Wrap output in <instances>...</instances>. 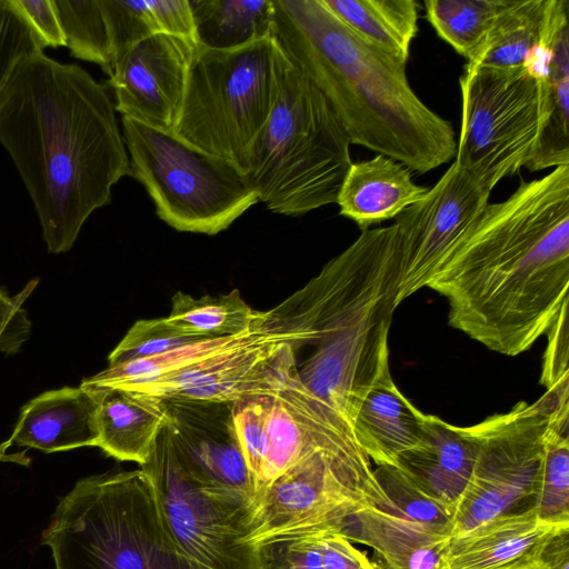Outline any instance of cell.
I'll use <instances>...</instances> for the list:
<instances>
[{"instance_id": "74e56055", "label": "cell", "mask_w": 569, "mask_h": 569, "mask_svg": "<svg viewBox=\"0 0 569 569\" xmlns=\"http://www.w3.org/2000/svg\"><path fill=\"white\" fill-rule=\"evenodd\" d=\"M546 336L548 343L543 356L541 383L546 391L569 397L568 307L561 311Z\"/></svg>"}, {"instance_id": "836d02e7", "label": "cell", "mask_w": 569, "mask_h": 569, "mask_svg": "<svg viewBox=\"0 0 569 569\" xmlns=\"http://www.w3.org/2000/svg\"><path fill=\"white\" fill-rule=\"evenodd\" d=\"M66 47L74 58L97 63L110 76V38L99 0H52Z\"/></svg>"}, {"instance_id": "8d00e7d4", "label": "cell", "mask_w": 569, "mask_h": 569, "mask_svg": "<svg viewBox=\"0 0 569 569\" xmlns=\"http://www.w3.org/2000/svg\"><path fill=\"white\" fill-rule=\"evenodd\" d=\"M43 43L11 0H0V93L14 69Z\"/></svg>"}, {"instance_id": "4dcf8cb0", "label": "cell", "mask_w": 569, "mask_h": 569, "mask_svg": "<svg viewBox=\"0 0 569 569\" xmlns=\"http://www.w3.org/2000/svg\"><path fill=\"white\" fill-rule=\"evenodd\" d=\"M171 302L168 320L179 330L203 339L248 332L258 326L261 318V311L253 310L238 289L200 298L178 291Z\"/></svg>"}, {"instance_id": "cb8c5ba5", "label": "cell", "mask_w": 569, "mask_h": 569, "mask_svg": "<svg viewBox=\"0 0 569 569\" xmlns=\"http://www.w3.org/2000/svg\"><path fill=\"white\" fill-rule=\"evenodd\" d=\"M99 391L98 445L106 455L144 465L167 421L164 400L126 389Z\"/></svg>"}, {"instance_id": "30bf717a", "label": "cell", "mask_w": 569, "mask_h": 569, "mask_svg": "<svg viewBox=\"0 0 569 569\" xmlns=\"http://www.w3.org/2000/svg\"><path fill=\"white\" fill-rule=\"evenodd\" d=\"M568 397L546 391L467 427L475 446L469 485L453 515V535L501 515L536 508L550 413ZM452 535V536H453Z\"/></svg>"}, {"instance_id": "ba28073f", "label": "cell", "mask_w": 569, "mask_h": 569, "mask_svg": "<svg viewBox=\"0 0 569 569\" xmlns=\"http://www.w3.org/2000/svg\"><path fill=\"white\" fill-rule=\"evenodd\" d=\"M122 129L130 176L174 230L214 236L259 202L248 176L234 163L129 118L122 117Z\"/></svg>"}, {"instance_id": "6da1fadb", "label": "cell", "mask_w": 569, "mask_h": 569, "mask_svg": "<svg viewBox=\"0 0 569 569\" xmlns=\"http://www.w3.org/2000/svg\"><path fill=\"white\" fill-rule=\"evenodd\" d=\"M427 288L452 328L503 356L528 351L568 307L569 164L488 203Z\"/></svg>"}, {"instance_id": "83f0119b", "label": "cell", "mask_w": 569, "mask_h": 569, "mask_svg": "<svg viewBox=\"0 0 569 569\" xmlns=\"http://www.w3.org/2000/svg\"><path fill=\"white\" fill-rule=\"evenodd\" d=\"M199 47L230 50L273 36V0H189Z\"/></svg>"}, {"instance_id": "4fadbf2b", "label": "cell", "mask_w": 569, "mask_h": 569, "mask_svg": "<svg viewBox=\"0 0 569 569\" xmlns=\"http://www.w3.org/2000/svg\"><path fill=\"white\" fill-rule=\"evenodd\" d=\"M161 513L180 547L209 569H261L257 547L244 541L249 509L194 483L164 425L147 462Z\"/></svg>"}, {"instance_id": "277c9868", "label": "cell", "mask_w": 569, "mask_h": 569, "mask_svg": "<svg viewBox=\"0 0 569 569\" xmlns=\"http://www.w3.org/2000/svg\"><path fill=\"white\" fill-rule=\"evenodd\" d=\"M273 36L323 94L350 143L429 172L457 149L451 123L412 90L406 63L365 42L320 0H273Z\"/></svg>"}, {"instance_id": "d590c367", "label": "cell", "mask_w": 569, "mask_h": 569, "mask_svg": "<svg viewBox=\"0 0 569 569\" xmlns=\"http://www.w3.org/2000/svg\"><path fill=\"white\" fill-rule=\"evenodd\" d=\"M203 340L173 326L167 317L136 321L108 357L109 366L167 352Z\"/></svg>"}, {"instance_id": "44dd1931", "label": "cell", "mask_w": 569, "mask_h": 569, "mask_svg": "<svg viewBox=\"0 0 569 569\" xmlns=\"http://www.w3.org/2000/svg\"><path fill=\"white\" fill-rule=\"evenodd\" d=\"M425 413L396 386L389 361L378 372L351 420L355 437L377 466H396L398 456L423 436Z\"/></svg>"}, {"instance_id": "5bb4252c", "label": "cell", "mask_w": 569, "mask_h": 569, "mask_svg": "<svg viewBox=\"0 0 569 569\" xmlns=\"http://www.w3.org/2000/svg\"><path fill=\"white\" fill-rule=\"evenodd\" d=\"M491 191L453 161L422 200L396 218L398 306L428 286L445 254L488 206Z\"/></svg>"}, {"instance_id": "b9f144b4", "label": "cell", "mask_w": 569, "mask_h": 569, "mask_svg": "<svg viewBox=\"0 0 569 569\" xmlns=\"http://www.w3.org/2000/svg\"><path fill=\"white\" fill-rule=\"evenodd\" d=\"M12 446L11 441L8 439L7 441L0 443V461H11V462H18L27 465L29 459L22 453H13L8 455L7 450L9 447Z\"/></svg>"}, {"instance_id": "e0dca14e", "label": "cell", "mask_w": 569, "mask_h": 569, "mask_svg": "<svg viewBox=\"0 0 569 569\" xmlns=\"http://www.w3.org/2000/svg\"><path fill=\"white\" fill-rule=\"evenodd\" d=\"M198 43L158 34L130 47L113 64L109 84L122 117L172 133Z\"/></svg>"}, {"instance_id": "8fae6325", "label": "cell", "mask_w": 569, "mask_h": 569, "mask_svg": "<svg viewBox=\"0 0 569 569\" xmlns=\"http://www.w3.org/2000/svg\"><path fill=\"white\" fill-rule=\"evenodd\" d=\"M456 164L493 190L526 168L539 132L537 79L525 68L466 67Z\"/></svg>"}, {"instance_id": "60d3db41", "label": "cell", "mask_w": 569, "mask_h": 569, "mask_svg": "<svg viewBox=\"0 0 569 569\" xmlns=\"http://www.w3.org/2000/svg\"><path fill=\"white\" fill-rule=\"evenodd\" d=\"M533 569H569V526L559 529L545 543Z\"/></svg>"}, {"instance_id": "3957f363", "label": "cell", "mask_w": 569, "mask_h": 569, "mask_svg": "<svg viewBox=\"0 0 569 569\" xmlns=\"http://www.w3.org/2000/svg\"><path fill=\"white\" fill-rule=\"evenodd\" d=\"M399 248L395 224L363 230L302 289L263 311L262 323L292 337L297 363L315 396L352 417L389 361V330L398 307Z\"/></svg>"}, {"instance_id": "7a4b0ae2", "label": "cell", "mask_w": 569, "mask_h": 569, "mask_svg": "<svg viewBox=\"0 0 569 569\" xmlns=\"http://www.w3.org/2000/svg\"><path fill=\"white\" fill-rule=\"evenodd\" d=\"M106 88L84 69L38 51L0 93V142L36 207L48 251H69L89 216L130 176Z\"/></svg>"}, {"instance_id": "9c48e42d", "label": "cell", "mask_w": 569, "mask_h": 569, "mask_svg": "<svg viewBox=\"0 0 569 569\" xmlns=\"http://www.w3.org/2000/svg\"><path fill=\"white\" fill-rule=\"evenodd\" d=\"M232 417L253 501L289 467L317 451L371 462L349 420L307 389L297 366L276 390L232 402Z\"/></svg>"}, {"instance_id": "ab89813d", "label": "cell", "mask_w": 569, "mask_h": 569, "mask_svg": "<svg viewBox=\"0 0 569 569\" xmlns=\"http://www.w3.org/2000/svg\"><path fill=\"white\" fill-rule=\"evenodd\" d=\"M46 47L66 46L52 0H11Z\"/></svg>"}, {"instance_id": "7c38bea8", "label": "cell", "mask_w": 569, "mask_h": 569, "mask_svg": "<svg viewBox=\"0 0 569 569\" xmlns=\"http://www.w3.org/2000/svg\"><path fill=\"white\" fill-rule=\"evenodd\" d=\"M366 508L393 510L371 462L317 451L289 467L254 499L244 541L256 547L286 533H338L349 516Z\"/></svg>"}, {"instance_id": "ffe728a7", "label": "cell", "mask_w": 569, "mask_h": 569, "mask_svg": "<svg viewBox=\"0 0 569 569\" xmlns=\"http://www.w3.org/2000/svg\"><path fill=\"white\" fill-rule=\"evenodd\" d=\"M473 462L475 446L467 427L425 413L421 441L400 453L396 467L455 515L469 485Z\"/></svg>"}, {"instance_id": "e575fe53", "label": "cell", "mask_w": 569, "mask_h": 569, "mask_svg": "<svg viewBox=\"0 0 569 569\" xmlns=\"http://www.w3.org/2000/svg\"><path fill=\"white\" fill-rule=\"evenodd\" d=\"M373 475L393 512L437 535H453V511L439 502L396 466H377Z\"/></svg>"}, {"instance_id": "2e32d148", "label": "cell", "mask_w": 569, "mask_h": 569, "mask_svg": "<svg viewBox=\"0 0 569 569\" xmlns=\"http://www.w3.org/2000/svg\"><path fill=\"white\" fill-rule=\"evenodd\" d=\"M163 400L166 426L189 478L202 489L250 511L254 493L236 432L232 402Z\"/></svg>"}, {"instance_id": "d4e9b609", "label": "cell", "mask_w": 569, "mask_h": 569, "mask_svg": "<svg viewBox=\"0 0 569 569\" xmlns=\"http://www.w3.org/2000/svg\"><path fill=\"white\" fill-rule=\"evenodd\" d=\"M538 82L540 122L529 171L569 164V20L557 30L545 66L533 73Z\"/></svg>"}, {"instance_id": "f546056e", "label": "cell", "mask_w": 569, "mask_h": 569, "mask_svg": "<svg viewBox=\"0 0 569 569\" xmlns=\"http://www.w3.org/2000/svg\"><path fill=\"white\" fill-rule=\"evenodd\" d=\"M260 330L261 318L257 327L241 335L208 338L148 358L108 366L99 373L83 379L81 386L89 389H131L209 356L240 346L252 339Z\"/></svg>"}, {"instance_id": "9a60e30c", "label": "cell", "mask_w": 569, "mask_h": 569, "mask_svg": "<svg viewBox=\"0 0 569 569\" xmlns=\"http://www.w3.org/2000/svg\"><path fill=\"white\" fill-rule=\"evenodd\" d=\"M292 339L263 326L249 341L131 389L161 399L234 402L276 390L297 366Z\"/></svg>"}, {"instance_id": "603a6c76", "label": "cell", "mask_w": 569, "mask_h": 569, "mask_svg": "<svg viewBox=\"0 0 569 569\" xmlns=\"http://www.w3.org/2000/svg\"><path fill=\"white\" fill-rule=\"evenodd\" d=\"M338 535L373 548L388 569H441L450 539L377 508L349 516Z\"/></svg>"}, {"instance_id": "ac0fdd59", "label": "cell", "mask_w": 569, "mask_h": 569, "mask_svg": "<svg viewBox=\"0 0 569 569\" xmlns=\"http://www.w3.org/2000/svg\"><path fill=\"white\" fill-rule=\"evenodd\" d=\"M536 509L501 515L450 537L441 569H533L545 543L562 527Z\"/></svg>"}, {"instance_id": "5b68a950", "label": "cell", "mask_w": 569, "mask_h": 569, "mask_svg": "<svg viewBox=\"0 0 569 569\" xmlns=\"http://www.w3.org/2000/svg\"><path fill=\"white\" fill-rule=\"evenodd\" d=\"M54 569H209L170 531L140 468L82 478L42 533Z\"/></svg>"}, {"instance_id": "f1b7e54d", "label": "cell", "mask_w": 569, "mask_h": 569, "mask_svg": "<svg viewBox=\"0 0 569 569\" xmlns=\"http://www.w3.org/2000/svg\"><path fill=\"white\" fill-rule=\"evenodd\" d=\"M548 0H506L483 43L466 67H523L538 46Z\"/></svg>"}, {"instance_id": "1f68e13d", "label": "cell", "mask_w": 569, "mask_h": 569, "mask_svg": "<svg viewBox=\"0 0 569 569\" xmlns=\"http://www.w3.org/2000/svg\"><path fill=\"white\" fill-rule=\"evenodd\" d=\"M535 509L543 522L569 525V405L556 403L550 413Z\"/></svg>"}, {"instance_id": "f35d334b", "label": "cell", "mask_w": 569, "mask_h": 569, "mask_svg": "<svg viewBox=\"0 0 569 569\" xmlns=\"http://www.w3.org/2000/svg\"><path fill=\"white\" fill-rule=\"evenodd\" d=\"M38 283L31 280L17 296L9 297L0 289V352L4 355L18 353L22 345L30 338L31 321L28 312L22 308L23 301L29 297Z\"/></svg>"}, {"instance_id": "52a82bcc", "label": "cell", "mask_w": 569, "mask_h": 569, "mask_svg": "<svg viewBox=\"0 0 569 569\" xmlns=\"http://www.w3.org/2000/svg\"><path fill=\"white\" fill-rule=\"evenodd\" d=\"M290 64L274 36L230 50L198 46L171 134L244 172Z\"/></svg>"}, {"instance_id": "d6986e66", "label": "cell", "mask_w": 569, "mask_h": 569, "mask_svg": "<svg viewBox=\"0 0 569 569\" xmlns=\"http://www.w3.org/2000/svg\"><path fill=\"white\" fill-rule=\"evenodd\" d=\"M99 401L81 385L43 392L22 407L9 440L46 453L97 447Z\"/></svg>"}, {"instance_id": "484cf974", "label": "cell", "mask_w": 569, "mask_h": 569, "mask_svg": "<svg viewBox=\"0 0 569 569\" xmlns=\"http://www.w3.org/2000/svg\"><path fill=\"white\" fill-rule=\"evenodd\" d=\"M353 34L407 64L418 32L415 0H320Z\"/></svg>"}, {"instance_id": "8992f818", "label": "cell", "mask_w": 569, "mask_h": 569, "mask_svg": "<svg viewBox=\"0 0 569 569\" xmlns=\"http://www.w3.org/2000/svg\"><path fill=\"white\" fill-rule=\"evenodd\" d=\"M350 144L323 94L291 61L244 173L268 210L301 216L336 203Z\"/></svg>"}, {"instance_id": "d6a6232c", "label": "cell", "mask_w": 569, "mask_h": 569, "mask_svg": "<svg viewBox=\"0 0 569 569\" xmlns=\"http://www.w3.org/2000/svg\"><path fill=\"white\" fill-rule=\"evenodd\" d=\"M506 0H426L437 34L467 62L478 52Z\"/></svg>"}, {"instance_id": "4316f807", "label": "cell", "mask_w": 569, "mask_h": 569, "mask_svg": "<svg viewBox=\"0 0 569 569\" xmlns=\"http://www.w3.org/2000/svg\"><path fill=\"white\" fill-rule=\"evenodd\" d=\"M99 3L113 64L130 47L153 36L171 34L196 41L189 0H99Z\"/></svg>"}, {"instance_id": "7402d4cb", "label": "cell", "mask_w": 569, "mask_h": 569, "mask_svg": "<svg viewBox=\"0 0 569 569\" xmlns=\"http://www.w3.org/2000/svg\"><path fill=\"white\" fill-rule=\"evenodd\" d=\"M429 188L413 182L411 170L382 154L352 162L343 178L336 203L340 214L361 229L397 218L422 200Z\"/></svg>"}]
</instances>
